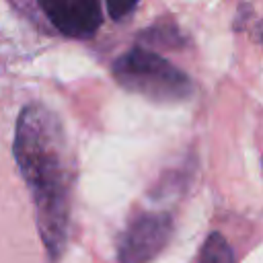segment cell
<instances>
[{
    "instance_id": "6",
    "label": "cell",
    "mask_w": 263,
    "mask_h": 263,
    "mask_svg": "<svg viewBox=\"0 0 263 263\" xmlns=\"http://www.w3.org/2000/svg\"><path fill=\"white\" fill-rule=\"evenodd\" d=\"M199 263H234L232 249L220 232H212L205 238V242L201 247Z\"/></svg>"
},
{
    "instance_id": "3",
    "label": "cell",
    "mask_w": 263,
    "mask_h": 263,
    "mask_svg": "<svg viewBox=\"0 0 263 263\" xmlns=\"http://www.w3.org/2000/svg\"><path fill=\"white\" fill-rule=\"evenodd\" d=\"M175 232L168 214H140L119 238V263H152L168 245Z\"/></svg>"
},
{
    "instance_id": "4",
    "label": "cell",
    "mask_w": 263,
    "mask_h": 263,
    "mask_svg": "<svg viewBox=\"0 0 263 263\" xmlns=\"http://www.w3.org/2000/svg\"><path fill=\"white\" fill-rule=\"evenodd\" d=\"M41 8L60 33L76 39L92 37L103 23L101 4L95 0H51L41 2Z\"/></svg>"
},
{
    "instance_id": "10",
    "label": "cell",
    "mask_w": 263,
    "mask_h": 263,
    "mask_svg": "<svg viewBox=\"0 0 263 263\" xmlns=\"http://www.w3.org/2000/svg\"><path fill=\"white\" fill-rule=\"evenodd\" d=\"M261 162H263V160H261Z\"/></svg>"
},
{
    "instance_id": "9",
    "label": "cell",
    "mask_w": 263,
    "mask_h": 263,
    "mask_svg": "<svg viewBox=\"0 0 263 263\" xmlns=\"http://www.w3.org/2000/svg\"><path fill=\"white\" fill-rule=\"evenodd\" d=\"M253 37H255V41H257V43H261V45H263V21H259V23H257V27H255V31H253Z\"/></svg>"
},
{
    "instance_id": "5",
    "label": "cell",
    "mask_w": 263,
    "mask_h": 263,
    "mask_svg": "<svg viewBox=\"0 0 263 263\" xmlns=\"http://www.w3.org/2000/svg\"><path fill=\"white\" fill-rule=\"evenodd\" d=\"M140 41L148 45H160V47H181L183 35L171 18H158L152 27L140 33Z\"/></svg>"
},
{
    "instance_id": "8",
    "label": "cell",
    "mask_w": 263,
    "mask_h": 263,
    "mask_svg": "<svg viewBox=\"0 0 263 263\" xmlns=\"http://www.w3.org/2000/svg\"><path fill=\"white\" fill-rule=\"evenodd\" d=\"M251 14H253V6H251V4H240V6H238V10H236L234 29H236V31H240V29H242V23H245V21H249V18H251Z\"/></svg>"
},
{
    "instance_id": "7",
    "label": "cell",
    "mask_w": 263,
    "mask_h": 263,
    "mask_svg": "<svg viewBox=\"0 0 263 263\" xmlns=\"http://www.w3.org/2000/svg\"><path fill=\"white\" fill-rule=\"evenodd\" d=\"M136 8H138V2H109L107 4V10H109V14H111L113 21L127 18Z\"/></svg>"
},
{
    "instance_id": "1",
    "label": "cell",
    "mask_w": 263,
    "mask_h": 263,
    "mask_svg": "<svg viewBox=\"0 0 263 263\" xmlns=\"http://www.w3.org/2000/svg\"><path fill=\"white\" fill-rule=\"evenodd\" d=\"M14 156L37 208L41 238L49 255L58 259L68 238L72 160L64 127L53 111L39 103L21 111Z\"/></svg>"
},
{
    "instance_id": "2",
    "label": "cell",
    "mask_w": 263,
    "mask_h": 263,
    "mask_svg": "<svg viewBox=\"0 0 263 263\" xmlns=\"http://www.w3.org/2000/svg\"><path fill=\"white\" fill-rule=\"evenodd\" d=\"M113 76L125 90L158 103H177L193 95L191 78L146 47H132L121 53L113 64Z\"/></svg>"
}]
</instances>
